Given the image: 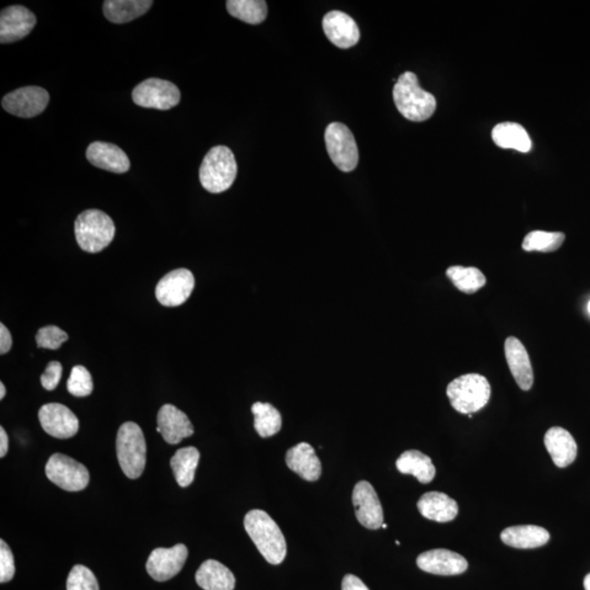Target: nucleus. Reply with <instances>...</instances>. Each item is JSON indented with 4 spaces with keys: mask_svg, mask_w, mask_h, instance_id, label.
I'll use <instances>...</instances> for the list:
<instances>
[{
    "mask_svg": "<svg viewBox=\"0 0 590 590\" xmlns=\"http://www.w3.org/2000/svg\"><path fill=\"white\" fill-rule=\"evenodd\" d=\"M342 589L343 590H370L366 585L361 581V579L358 576L355 575H351V574H348V575H345L343 579V584H342Z\"/></svg>",
    "mask_w": 590,
    "mask_h": 590,
    "instance_id": "obj_40",
    "label": "nucleus"
},
{
    "mask_svg": "<svg viewBox=\"0 0 590 590\" xmlns=\"http://www.w3.org/2000/svg\"><path fill=\"white\" fill-rule=\"evenodd\" d=\"M504 349L505 357H507L508 368L514 380L517 381L520 390L529 391L534 385V371L527 350L515 337L507 339Z\"/></svg>",
    "mask_w": 590,
    "mask_h": 590,
    "instance_id": "obj_20",
    "label": "nucleus"
},
{
    "mask_svg": "<svg viewBox=\"0 0 590 590\" xmlns=\"http://www.w3.org/2000/svg\"><path fill=\"white\" fill-rule=\"evenodd\" d=\"M501 540L505 545L517 549H535L546 545L550 540V534L539 526H513L502 531Z\"/></svg>",
    "mask_w": 590,
    "mask_h": 590,
    "instance_id": "obj_24",
    "label": "nucleus"
},
{
    "mask_svg": "<svg viewBox=\"0 0 590 590\" xmlns=\"http://www.w3.org/2000/svg\"><path fill=\"white\" fill-rule=\"evenodd\" d=\"M418 509L425 518L438 523H449L459 514V504L448 494L428 492L419 499Z\"/></svg>",
    "mask_w": 590,
    "mask_h": 590,
    "instance_id": "obj_23",
    "label": "nucleus"
},
{
    "mask_svg": "<svg viewBox=\"0 0 590 590\" xmlns=\"http://www.w3.org/2000/svg\"><path fill=\"white\" fill-rule=\"evenodd\" d=\"M42 428L53 438L65 440L78 433L79 420L71 409L62 403H47L40 409Z\"/></svg>",
    "mask_w": 590,
    "mask_h": 590,
    "instance_id": "obj_14",
    "label": "nucleus"
},
{
    "mask_svg": "<svg viewBox=\"0 0 590 590\" xmlns=\"http://www.w3.org/2000/svg\"><path fill=\"white\" fill-rule=\"evenodd\" d=\"M584 587L585 590H590V573L584 579Z\"/></svg>",
    "mask_w": 590,
    "mask_h": 590,
    "instance_id": "obj_43",
    "label": "nucleus"
},
{
    "mask_svg": "<svg viewBox=\"0 0 590 590\" xmlns=\"http://www.w3.org/2000/svg\"><path fill=\"white\" fill-rule=\"evenodd\" d=\"M132 101L141 108L168 111L179 103L180 92L172 82L149 78L134 89Z\"/></svg>",
    "mask_w": 590,
    "mask_h": 590,
    "instance_id": "obj_9",
    "label": "nucleus"
},
{
    "mask_svg": "<svg viewBox=\"0 0 590 590\" xmlns=\"http://www.w3.org/2000/svg\"><path fill=\"white\" fill-rule=\"evenodd\" d=\"M152 5L151 0H106L103 13L110 23L123 24L147 14Z\"/></svg>",
    "mask_w": 590,
    "mask_h": 590,
    "instance_id": "obj_26",
    "label": "nucleus"
},
{
    "mask_svg": "<svg viewBox=\"0 0 590 590\" xmlns=\"http://www.w3.org/2000/svg\"><path fill=\"white\" fill-rule=\"evenodd\" d=\"M9 440L6 430L2 427L0 428V457L4 459L8 453Z\"/></svg>",
    "mask_w": 590,
    "mask_h": 590,
    "instance_id": "obj_41",
    "label": "nucleus"
},
{
    "mask_svg": "<svg viewBox=\"0 0 590 590\" xmlns=\"http://www.w3.org/2000/svg\"><path fill=\"white\" fill-rule=\"evenodd\" d=\"M286 465L306 481H316L322 475V464L310 444L300 443L288 450Z\"/></svg>",
    "mask_w": 590,
    "mask_h": 590,
    "instance_id": "obj_21",
    "label": "nucleus"
},
{
    "mask_svg": "<svg viewBox=\"0 0 590 590\" xmlns=\"http://www.w3.org/2000/svg\"><path fill=\"white\" fill-rule=\"evenodd\" d=\"M115 231L111 218L98 209L83 211L74 222L78 246L87 253L102 252L113 241Z\"/></svg>",
    "mask_w": 590,
    "mask_h": 590,
    "instance_id": "obj_4",
    "label": "nucleus"
},
{
    "mask_svg": "<svg viewBox=\"0 0 590 590\" xmlns=\"http://www.w3.org/2000/svg\"><path fill=\"white\" fill-rule=\"evenodd\" d=\"M446 275L454 284L457 289L467 295L475 294L486 285L485 275L476 267H462V266H451L446 271Z\"/></svg>",
    "mask_w": 590,
    "mask_h": 590,
    "instance_id": "obj_32",
    "label": "nucleus"
},
{
    "mask_svg": "<svg viewBox=\"0 0 590 590\" xmlns=\"http://www.w3.org/2000/svg\"><path fill=\"white\" fill-rule=\"evenodd\" d=\"M189 557V549L179 544L172 547H157L147 561V572L154 581L166 582L182 571Z\"/></svg>",
    "mask_w": 590,
    "mask_h": 590,
    "instance_id": "obj_12",
    "label": "nucleus"
},
{
    "mask_svg": "<svg viewBox=\"0 0 590 590\" xmlns=\"http://www.w3.org/2000/svg\"><path fill=\"white\" fill-rule=\"evenodd\" d=\"M566 240L561 232L533 231L524 238L523 248L526 252H555Z\"/></svg>",
    "mask_w": 590,
    "mask_h": 590,
    "instance_id": "obj_33",
    "label": "nucleus"
},
{
    "mask_svg": "<svg viewBox=\"0 0 590 590\" xmlns=\"http://www.w3.org/2000/svg\"><path fill=\"white\" fill-rule=\"evenodd\" d=\"M88 161L92 166L116 174H123L131 169L127 154L113 143L95 141L87 149Z\"/></svg>",
    "mask_w": 590,
    "mask_h": 590,
    "instance_id": "obj_19",
    "label": "nucleus"
},
{
    "mask_svg": "<svg viewBox=\"0 0 590 590\" xmlns=\"http://www.w3.org/2000/svg\"><path fill=\"white\" fill-rule=\"evenodd\" d=\"M194 288L193 273L185 268L175 269L159 281L156 288L157 300L163 306H179L189 299Z\"/></svg>",
    "mask_w": 590,
    "mask_h": 590,
    "instance_id": "obj_11",
    "label": "nucleus"
},
{
    "mask_svg": "<svg viewBox=\"0 0 590 590\" xmlns=\"http://www.w3.org/2000/svg\"><path fill=\"white\" fill-rule=\"evenodd\" d=\"M227 9L232 17L248 24H262L268 15L267 3L264 0H228Z\"/></svg>",
    "mask_w": 590,
    "mask_h": 590,
    "instance_id": "obj_31",
    "label": "nucleus"
},
{
    "mask_svg": "<svg viewBox=\"0 0 590 590\" xmlns=\"http://www.w3.org/2000/svg\"><path fill=\"white\" fill-rule=\"evenodd\" d=\"M545 445L552 460L559 468L570 466L576 459L577 444L566 429L555 427L547 430Z\"/></svg>",
    "mask_w": 590,
    "mask_h": 590,
    "instance_id": "obj_22",
    "label": "nucleus"
},
{
    "mask_svg": "<svg viewBox=\"0 0 590 590\" xmlns=\"http://www.w3.org/2000/svg\"><path fill=\"white\" fill-rule=\"evenodd\" d=\"M67 390L74 397H87L93 392V381L90 372L82 365L74 366L67 382Z\"/></svg>",
    "mask_w": 590,
    "mask_h": 590,
    "instance_id": "obj_34",
    "label": "nucleus"
},
{
    "mask_svg": "<svg viewBox=\"0 0 590 590\" xmlns=\"http://www.w3.org/2000/svg\"><path fill=\"white\" fill-rule=\"evenodd\" d=\"M396 545H397V546H401V542L397 540V541H396Z\"/></svg>",
    "mask_w": 590,
    "mask_h": 590,
    "instance_id": "obj_45",
    "label": "nucleus"
},
{
    "mask_svg": "<svg viewBox=\"0 0 590 590\" xmlns=\"http://www.w3.org/2000/svg\"><path fill=\"white\" fill-rule=\"evenodd\" d=\"M46 477L63 490L82 491L89 485L90 475L86 466L72 457L56 453L50 457L45 467Z\"/></svg>",
    "mask_w": 590,
    "mask_h": 590,
    "instance_id": "obj_8",
    "label": "nucleus"
},
{
    "mask_svg": "<svg viewBox=\"0 0 590 590\" xmlns=\"http://www.w3.org/2000/svg\"><path fill=\"white\" fill-rule=\"evenodd\" d=\"M50 102V94L41 87H24L5 95L2 105L5 111L23 119H31L44 113Z\"/></svg>",
    "mask_w": 590,
    "mask_h": 590,
    "instance_id": "obj_10",
    "label": "nucleus"
},
{
    "mask_svg": "<svg viewBox=\"0 0 590 590\" xmlns=\"http://www.w3.org/2000/svg\"><path fill=\"white\" fill-rule=\"evenodd\" d=\"M255 430L262 438L274 437L283 427L280 412L270 403L255 402L252 406Z\"/></svg>",
    "mask_w": 590,
    "mask_h": 590,
    "instance_id": "obj_30",
    "label": "nucleus"
},
{
    "mask_svg": "<svg viewBox=\"0 0 590 590\" xmlns=\"http://www.w3.org/2000/svg\"><path fill=\"white\" fill-rule=\"evenodd\" d=\"M323 29L328 40L339 49H350L360 40L358 24L349 15L342 12L328 13L323 19Z\"/></svg>",
    "mask_w": 590,
    "mask_h": 590,
    "instance_id": "obj_18",
    "label": "nucleus"
},
{
    "mask_svg": "<svg viewBox=\"0 0 590 590\" xmlns=\"http://www.w3.org/2000/svg\"><path fill=\"white\" fill-rule=\"evenodd\" d=\"M157 432L167 443L177 445L194 434V427L186 413L173 405H164L159 411Z\"/></svg>",
    "mask_w": 590,
    "mask_h": 590,
    "instance_id": "obj_17",
    "label": "nucleus"
},
{
    "mask_svg": "<svg viewBox=\"0 0 590 590\" xmlns=\"http://www.w3.org/2000/svg\"><path fill=\"white\" fill-rule=\"evenodd\" d=\"M448 396L456 411L471 414L481 411L490 401V382L480 374L462 375L450 382Z\"/></svg>",
    "mask_w": 590,
    "mask_h": 590,
    "instance_id": "obj_6",
    "label": "nucleus"
},
{
    "mask_svg": "<svg viewBox=\"0 0 590 590\" xmlns=\"http://www.w3.org/2000/svg\"><path fill=\"white\" fill-rule=\"evenodd\" d=\"M199 459V450L193 446L180 449L174 454L169 465L179 487L186 488L193 483Z\"/></svg>",
    "mask_w": 590,
    "mask_h": 590,
    "instance_id": "obj_29",
    "label": "nucleus"
},
{
    "mask_svg": "<svg viewBox=\"0 0 590 590\" xmlns=\"http://www.w3.org/2000/svg\"><path fill=\"white\" fill-rule=\"evenodd\" d=\"M63 375V365L57 361H52L46 366V370L41 376V384L46 391H54L60 384Z\"/></svg>",
    "mask_w": 590,
    "mask_h": 590,
    "instance_id": "obj_38",
    "label": "nucleus"
},
{
    "mask_svg": "<svg viewBox=\"0 0 590 590\" xmlns=\"http://www.w3.org/2000/svg\"><path fill=\"white\" fill-rule=\"evenodd\" d=\"M237 175L236 157L231 149L226 146L212 148L199 169L200 183L212 194H220L230 189Z\"/></svg>",
    "mask_w": 590,
    "mask_h": 590,
    "instance_id": "obj_3",
    "label": "nucleus"
},
{
    "mask_svg": "<svg viewBox=\"0 0 590 590\" xmlns=\"http://www.w3.org/2000/svg\"><path fill=\"white\" fill-rule=\"evenodd\" d=\"M12 347V334H10L8 328L4 324H0V354L4 355L8 353Z\"/></svg>",
    "mask_w": 590,
    "mask_h": 590,
    "instance_id": "obj_39",
    "label": "nucleus"
},
{
    "mask_svg": "<svg viewBox=\"0 0 590 590\" xmlns=\"http://www.w3.org/2000/svg\"><path fill=\"white\" fill-rule=\"evenodd\" d=\"M353 502L359 523L368 529H379L384 524V513L373 486L368 481L355 485Z\"/></svg>",
    "mask_w": 590,
    "mask_h": 590,
    "instance_id": "obj_13",
    "label": "nucleus"
},
{
    "mask_svg": "<svg viewBox=\"0 0 590 590\" xmlns=\"http://www.w3.org/2000/svg\"><path fill=\"white\" fill-rule=\"evenodd\" d=\"M492 140L498 147L515 149V150L524 153L529 152L533 147L528 132L524 127L517 123H510V121L494 127Z\"/></svg>",
    "mask_w": 590,
    "mask_h": 590,
    "instance_id": "obj_28",
    "label": "nucleus"
},
{
    "mask_svg": "<svg viewBox=\"0 0 590 590\" xmlns=\"http://www.w3.org/2000/svg\"><path fill=\"white\" fill-rule=\"evenodd\" d=\"M325 142L329 157L340 171L353 172L358 167L357 142L347 126L337 123V121L328 125L325 131Z\"/></svg>",
    "mask_w": 590,
    "mask_h": 590,
    "instance_id": "obj_7",
    "label": "nucleus"
},
{
    "mask_svg": "<svg viewBox=\"0 0 590 590\" xmlns=\"http://www.w3.org/2000/svg\"><path fill=\"white\" fill-rule=\"evenodd\" d=\"M117 459L121 470L130 479H138L146 467L147 445L140 425L126 422L117 432Z\"/></svg>",
    "mask_w": 590,
    "mask_h": 590,
    "instance_id": "obj_5",
    "label": "nucleus"
},
{
    "mask_svg": "<svg viewBox=\"0 0 590 590\" xmlns=\"http://www.w3.org/2000/svg\"><path fill=\"white\" fill-rule=\"evenodd\" d=\"M397 469L403 475H412L419 482L430 483L437 475L432 459L419 450H407L396 461Z\"/></svg>",
    "mask_w": 590,
    "mask_h": 590,
    "instance_id": "obj_27",
    "label": "nucleus"
},
{
    "mask_svg": "<svg viewBox=\"0 0 590 590\" xmlns=\"http://www.w3.org/2000/svg\"><path fill=\"white\" fill-rule=\"evenodd\" d=\"M382 528L386 529V528H387V525H386V524H382Z\"/></svg>",
    "mask_w": 590,
    "mask_h": 590,
    "instance_id": "obj_44",
    "label": "nucleus"
},
{
    "mask_svg": "<svg viewBox=\"0 0 590 590\" xmlns=\"http://www.w3.org/2000/svg\"><path fill=\"white\" fill-rule=\"evenodd\" d=\"M5 396H6V387L4 382H0V400H4Z\"/></svg>",
    "mask_w": 590,
    "mask_h": 590,
    "instance_id": "obj_42",
    "label": "nucleus"
},
{
    "mask_svg": "<svg viewBox=\"0 0 590 590\" xmlns=\"http://www.w3.org/2000/svg\"><path fill=\"white\" fill-rule=\"evenodd\" d=\"M244 527L266 561L274 566L284 562L286 556L285 536L270 515L262 509H253L244 518Z\"/></svg>",
    "mask_w": 590,
    "mask_h": 590,
    "instance_id": "obj_1",
    "label": "nucleus"
},
{
    "mask_svg": "<svg viewBox=\"0 0 590 590\" xmlns=\"http://www.w3.org/2000/svg\"><path fill=\"white\" fill-rule=\"evenodd\" d=\"M420 570L434 575H459L467 571L468 562L464 556L446 549H434L420 555L417 559Z\"/></svg>",
    "mask_w": 590,
    "mask_h": 590,
    "instance_id": "obj_16",
    "label": "nucleus"
},
{
    "mask_svg": "<svg viewBox=\"0 0 590 590\" xmlns=\"http://www.w3.org/2000/svg\"><path fill=\"white\" fill-rule=\"evenodd\" d=\"M196 582L205 590H233L236 577L226 566L216 560H207L196 573Z\"/></svg>",
    "mask_w": 590,
    "mask_h": 590,
    "instance_id": "obj_25",
    "label": "nucleus"
},
{
    "mask_svg": "<svg viewBox=\"0 0 590 590\" xmlns=\"http://www.w3.org/2000/svg\"><path fill=\"white\" fill-rule=\"evenodd\" d=\"M67 590H100L97 577L83 566L73 567L67 579Z\"/></svg>",
    "mask_w": 590,
    "mask_h": 590,
    "instance_id": "obj_35",
    "label": "nucleus"
},
{
    "mask_svg": "<svg viewBox=\"0 0 590 590\" xmlns=\"http://www.w3.org/2000/svg\"><path fill=\"white\" fill-rule=\"evenodd\" d=\"M35 24L36 17L28 8L20 5L5 8L0 15V42L8 44L23 40Z\"/></svg>",
    "mask_w": 590,
    "mask_h": 590,
    "instance_id": "obj_15",
    "label": "nucleus"
},
{
    "mask_svg": "<svg viewBox=\"0 0 590 590\" xmlns=\"http://www.w3.org/2000/svg\"><path fill=\"white\" fill-rule=\"evenodd\" d=\"M15 559L12 550L4 540H0V583H8L15 576Z\"/></svg>",
    "mask_w": 590,
    "mask_h": 590,
    "instance_id": "obj_37",
    "label": "nucleus"
},
{
    "mask_svg": "<svg viewBox=\"0 0 590 590\" xmlns=\"http://www.w3.org/2000/svg\"><path fill=\"white\" fill-rule=\"evenodd\" d=\"M392 97L397 110L409 121H427L437 110V99L420 87L416 74L411 72L398 78Z\"/></svg>",
    "mask_w": 590,
    "mask_h": 590,
    "instance_id": "obj_2",
    "label": "nucleus"
},
{
    "mask_svg": "<svg viewBox=\"0 0 590 590\" xmlns=\"http://www.w3.org/2000/svg\"><path fill=\"white\" fill-rule=\"evenodd\" d=\"M68 340V334L57 326L41 328L36 334V343L40 348L57 350Z\"/></svg>",
    "mask_w": 590,
    "mask_h": 590,
    "instance_id": "obj_36",
    "label": "nucleus"
},
{
    "mask_svg": "<svg viewBox=\"0 0 590 590\" xmlns=\"http://www.w3.org/2000/svg\"><path fill=\"white\" fill-rule=\"evenodd\" d=\"M588 312H589V314H590V301H589V303H588Z\"/></svg>",
    "mask_w": 590,
    "mask_h": 590,
    "instance_id": "obj_46",
    "label": "nucleus"
}]
</instances>
